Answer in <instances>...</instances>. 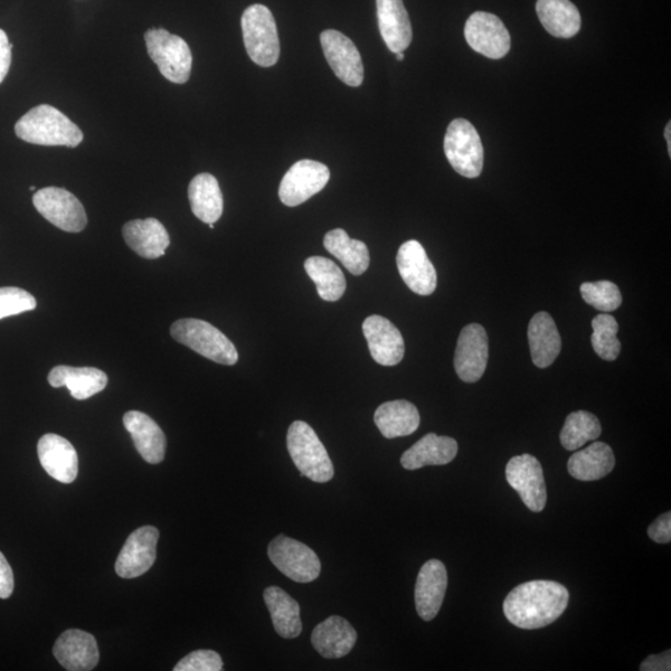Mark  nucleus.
I'll list each match as a JSON object with an SVG mask.
<instances>
[{
    "label": "nucleus",
    "instance_id": "obj_32",
    "mask_svg": "<svg viewBox=\"0 0 671 671\" xmlns=\"http://www.w3.org/2000/svg\"><path fill=\"white\" fill-rule=\"evenodd\" d=\"M264 602L269 610L273 628L286 639H294L301 635L302 622L299 603L280 588L264 591Z\"/></svg>",
    "mask_w": 671,
    "mask_h": 671
},
{
    "label": "nucleus",
    "instance_id": "obj_44",
    "mask_svg": "<svg viewBox=\"0 0 671 671\" xmlns=\"http://www.w3.org/2000/svg\"><path fill=\"white\" fill-rule=\"evenodd\" d=\"M671 124L669 122V124L666 127V139L668 142V149H669V156L671 157Z\"/></svg>",
    "mask_w": 671,
    "mask_h": 671
},
{
    "label": "nucleus",
    "instance_id": "obj_2",
    "mask_svg": "<svg viewBox=\"0 0 671 671\" xmlns=\"http://www.w3.org/2000/svg\"><path fill=\"white\" fill-rule=\"evenodd\" d=\"M15 134L27 144L40 146L78 147L82 131L63 112L51 105H40L16 122Z\"/></svg>",
    "mask_w": 671,
    "mask_h": 671
},
{
    "label": "nucleus",
    "instance_id": "obj_8",
    "mask_svg": "<svg viewBox=\"0 0 671 671\" xmlns=\"http://www.w3.org/2000/svg\"><path fill=\"white\" fill-rule=\"evenodd\" d=\"M273 566L292 581L310 583L318 579L321 562L311 548L286 535L273 538L268 548Z\"/></svg>",
    "mask_w": 671,
    "mask_h": 671
},
{
    "label": "nucleus",
    "instance_id": "obj_42",
    "mask_svg": "<svg viewBox=\"0 0 671 671\" xmlns=\"http://www.w3.org/2000/svg\"><path fill=\"white\" fill-rule=\"evenodd\" d=\"M12 64V44L4 31L0 30V83L4 81Z\"/></svg>",
    "mask_w": 671,
    "mask_h": 671
},
{
    "label": "nucleus",
    "instance_id": "obj_37",
    "mask_svg": "<svg viewBox=\"0 0 671 671\" xmlns=\"http://www.w3.org/2000/svg\"><path fill=\"white\" fill-rule=\"evenodd\" d=\"M581 295L589 305L603 313H611L622 305L619 288L608 280L582 283Z\"/></svg>",
    "mask_w": 671,
    "mask_h": 671
},
{
    "label": "nucleus",
    "instance_id": "obj_27",
    "mask_svg": "<svg viewBox=\"0 0 671 671\" xmlns=\"http://www.w3.org/2000/svg\"><path fill=\"white\" fill-rule=\"evenodd\" d=\"M528 344L538 368L550 367L561 353V336L550 314L538 313L528 325Z\"/></svg>",
    "mask_w": 671,
    "mask_h": 671
},
{
    "label": "nucleus",
    "instance_id": "obj_19",
    "mask_svg": "<svg viewBox=\"0 0 671 671\" xmlns=\"http://www.w3.org/2000/svg\"><path fill=\"white\" fill-rule=\"evenodd\" d=\"M37 456L44 470L63 484H71L78 477L79 458L72 444L56 434H45L37 443Z\"/></svg>",
    "mask_w": 671,
    "mask_h": 671
},
{
    "label": "nucleus",
    "instance_id": "obj_15",
    "mask_svg": "<svg viewBox=\"0 0 671 671\" xmlns=\"http://www.w3.org/2000/svg\"><path fill=\"white\" fill-rule=\"evenodd\" d=\"M159 533L154 526L137 528L118 557L115 570L122 579H137L154 566Z\"/></svg>",
    "mask_w": 671,
    "mask_h": 671
},
{
    "label": "nucleus",
    "instance_id": "obj_36",
    "mask_svg": "<svg viewBox=\"0 0 671 671\" xmlns=\"http://www.w3.org/2000/svg\"><path fill=\"white\" fill-rule=\"evenodd\" d=\"M592 346L594 353L606 361H614L620 354V342L618 335L617 320L611 315L602 314L592 321Z\"/></svg>",
    "mask_w": 671,
    "mask_h": 671
},
{
    "label": "nucleus",
    "instance_id": "obj_43",
    "mask_svg": "<svg viewBox=\"0 0 671 671\" xmlns=\"http://www.w3.org/2000/svg\"><path fill=\"white\" fill-rule=\"evenodd\" d=\"M670 650L660 656H650L640 666L641 671H669L671 670Z\"/></svg>",
    "mask_w": 671,
    "mask_h": 671
},
{
    "label": "nucleus",
    "instance_id": "obj_29",
    "mask_svg": "<svg viewBox=\"0 0 671 671\" xmlns=\"http://www.w3.org/2000/svg\"><path fill=\"white\" fill-rule=\"evenodd\" d=\"M189 203L198 220L214 224L221 220L224 210L223 193L216 178L201 174L192 179L188 188Z\"/></svg>",
    "mask_w": 671,
    "mask_h": 671
},
{
    "label": "nucleus",
    "instance_id": "obj_22",
    "mask_svg": "<svg viewBox=\"0 0 671 671\" xmlns=\"http://www.w3.org/2000/svg\"><path fill=\"white\" fill-rule=\"evenodd\" d=\"M378 26L389 49L396 54L409 49L413 31L403 0H377Z\"/></svg>",
    "mask_w": 671,
    "mask_h": 671
},
{
    "label": "nucleus",
    "instance_id": "obj_45",
    "mask_svg": "<svg viewBox=\"0 0 671 671\" xmlns=\"http://www.w3.org/2000/svg\"><path fill=\"white\" fill-rule=\"evenodd\" d=\"M395 59L399 61H403L404 60V54L403 53H396L395 54Z\"/></svg>",
    "mask_w": 671,
    "mask_h": 671
},
{
    "label": "nucleus",
    "instance_id": "obj_13",
    "mask_svg": "<svg viewBox=\"0 0 671 671\" xmlns=\"http://www.w3.org/2000/svg\"><path fill=\"white\" fill-rule=\"evenodd\" d=\"M320 42L336 77L348 87H361L365 79L364 61L354 42L337 31H325Z\"/></svg>",
    "mask_w": 671,
    "mask_h": 671
},
{
    "label": "nucleus",
    "instance_id": "obj_4",
    "mask_svg": "<svg viewBox=\"0 0 671 671\" xmlns=\"http://www.w3.org/2000/svg\"><path fill=\"white\" fill-rule=\"evenodd\" d=\"M171 335L177 343L213 362L224 366L238 362L239 355L231 339L203 320H178L171 327Z\"/></svg>",
    "mask_w": 671,
    "mask_h": 671
},
{
    "label": "nucleus",
    "instance_id": "obj_34",
    "mask_svg": "<svg viewBox=\"0 0 671 671\" xmlns=\"http://www.w3.org/2000/svg\"><path fill=\"white\" fill-rule=\"evenodd\" d=\"M305 270L316 283L321 299L335 302L344 297L347 288L346 278L333 260L311 257L305 261Z\"/></svg>",
    "mask_w": 671,
    "mask_h": 671
},
{
    "label": "nucleus",
    "instance_id": "obj_17",
    "mask_svg": "<svg viewBox=\"0 0 671 671\" xmlns=\"http://www.w3.org/2000/svg\"><path fill=\"white\" fill-rule=\"evenodd\" d=\"M362 328L368 348L378 365L392 367L402 361L404 339L401 331L389 318L372 315L365 320Z\"/></svg>",
    "mask_w": 671,
    "mask_h": 671
},
{
    "label": "nucleus",
    "instance_id": "obj_14",
    "mask_svg": "<svg viewBox=\"0 0 671 671\" xmlns=\"http://www.w3.org/2000/svg\"><path fill=\"white\" fill-rule=\"evenodd\" d=\"M489 359L487 331L479 324L462 328L454 357V367L461 381L476 383L484 376Z\"/></svg>",
    "mask_w": 671,
    "mask_h": 671
},
{
    "label": "nucleus",
    "instance_id": "obj_31",
    "mask_svg": "<svg viewBox=\"0 0 671 671\" xmlns=\"http://www.w3.org/2000/svg\"><path fill=\"white\" fill-rule=\"evenodd\" d=\"M616 467L614 452L606 443L595 441L590 447L574 452L569 460V472L581 481L600 480L611 474Z\"/></svg>",
    "mask_w": 671,
    "mask_h": 671
},
{
    "label": "nucleus",
    "instance_id": "obj_5",
    "mask_svg": "<svg viewBox=\"0 0 671 671\" xmlns=\"http://www.w3.org/2000/svg\"><path fill=\"white\" fill-rule=\"evenodd\" d=\"M242 30L245 49L255 64L261 68H271L279 61L278 27L268 7L253 4L245 9L242 16Z\"/></svg>",
    "mask_w": 671,
    "mask_h": 671
},
{
    "label": "nucleus",
    "instance_id": "obj_21",
    "mask_svg": "<svg viewBox=\"0 0 671 671\" xmlns=\"http://www.w3.org/2000/svg\"><path fill=\"white\" fill-rule=\"evenodd\" d=\"M47 382L54 389L66 387L72 399L85 401L107 389L108 374L93 367L58 366L53 368Z\"/></svg>",
    "mask_w": 671,
    "mask_h": 671
},
{
    "label": "nucleus",
    "instance_id": "obj_20",
    "mask_svg": "<svg viewBox=\"0 0 671 671\" xmlns=\"http://www.w3.org/2000/svg\"><path fill=\"white\" fill-rule=\"evenodd\" d=\"M56 660L70 671H89L99 664L97 639L90 633L69 629L63 633L54 646Z\"/></svg>",
    "mask_w": 671,
    "mask_h": 671
},
{
    "label": "nucleus",
    "instance_id": "obj_7",
    "mask_svg": "<svg viewBox=\"0 0 671 671\" xmlns=\"http://www.w3.org/2000/svg\"><path fill=\"white\" fill-rule=\"evenodd\" d=\"M444 150L454 171L477 178L483 172L484 147L474 126L465 119L451 122L444 138Z\"/></svg>",
    "mask_w": 671,
    "mask_h": 671
},
{
    "label": "nucleus",
    "instance_id": "obj_41",
    "mask_svg": "<svg viewBox=\"0 0 671 671\" xmlns=\"http://www.w3.org/2000/svg\"><path fill=\"white\" fill-rule=\"evenodd\" d=\"M14 591V574L11 564L8 563L4 555L0 552V599L11 597Z\"/></svg>",
    "mask_w": 671,
    "mask_h": 671
},
{
    "label": "nucleus",
    "instance_id": "obj_23",
    "mask_svg": "<svg viewBox=\"0 0 671 671\" xmlns=\"http://www.w3.org/2000/svg\"><path fill=\"white\" fill-rule=\"evenodd\" d=\"M124 425L139 456L149 465H159L166 456V436L147 414L131 411L124 415Z\"/></svg>",
    "mask_w": 671,
    "mask_h": 671
},
{
    "label": "nucleus",
    "instance_id": "obj_28",
    "mask_svg": "<svg viewBox=\"0 0 671 671\" xmlns=\"http://www.w3.org/2000/svg\"><path fill=\"white\" fill-rule=\"evenodd\" d=\"M374 423L387 439L411 436L417 432L421 415L417 406L409 401L385 402L378 406Z\"/></svg>",
    "mask_w": 671,
    "mask_h": 671
},
{
    "label": "nucleus",
    "instance_id": "obj_12",
    "mask_svg": "<svg viewBox=\"0 0 671 671\" xmlns=\"http://www.w3.org/2000/svg\"><path fill=\"white\" fill-rule=\"evenodd\" d=\"M465 34L471 49L489 59H503L512 46V37L505 24L494 14L485 12L471 14Z\"/></svg>",
    "mask_w": 671,
    "mask_h": 671
},
{
    "label": "nucleus",
    "instance_id": "obj_24",
    "mask_svg": "<svg viewBox=\"0 0 671 671\" xmlns=\"http://www.w3.org/2000/svg\"><path fill=\"white\" fill-rule=\"evenodd\" d=\"M122 234L132 250L149 260L164 257L171 244L165 225L155 219L131 221L124 225Z\"/></svg>",
    "mask_w": 671,
    "mask_h": 671
},
{
    "label": "nucleus",
    "instance_id": "obj_11",
    "mask_svg": "<svg viewBox=\"0 0 671 671\" xmlns=\"http://www.w3.org/2000/svg\"><path fill=\"white\" fill-rule=\"evenodd\" d=\"M506 480L532 512H543L547 503V490L540 461L530 454L514 457L507 462Z\"/></svg>",
    "mask_w": 671,
    "mask_h": 671
},
{
    "label": "nucleus",
    "instance_id": "obj_6",
    "mask_svg": "<svg viewBox=\"0 0 671 671\" xmlns=\"http://www.w3.org/2000/svg\"><path fill=\"white\" fill-rule=\"evenodd\" d=\"M145 41L149 58L168 81L182 85L191 78L193 56L181 36L166 30H149Z\"/></svg>",
    "mask_w": 671,
    "mask_h": 671
},
{
    "label": "nucleus",
    "instance_id": "obj_1",
    "mask_svg": "<svg viewBox=\"0 0 671 671\" xmlns=\"http://www.w3.org/2000/svg\"><path fill=\"white\" fill-rule=\"evenodd\" d=\"M569 601L570 593L564 585L546 580L532 581L508 593L504 613L517 628L540 629L559 619Z\"/></svg>",
    "mask_w": 671,
    "mask_h": 671
},
{
    "label": "nucleus",
    "instance_id": "obj_33",
    "mask_svg": "<svg viewBox=\"0 0 671 671\" xmlns=\"http://www.w3.org/2000/svg\"><path fill=\"white\" fill-rule=\"evenodd\" d=\"M324 245L353 276H362L370 267V251L361 241L349 238L344 230H334L325 235Z\"/></svg>",
    "mask_w": 671,
    "mask_h": 671
},
{
    "label": "nucleus",
    "instance_id": "obj_16",
    "mask_svg": "<svg viewBox=\"0 0 671 671\" xmlns=\"http://www.w3.org/2000/svg\"><path fill=\"white\" fill-rule=\"evenodd\" d=\"M396 267L405 286L421 297L432 295L437 289V271L417 241L402 244L396 254Z\"/></svg>",
    "mask_w": 671,
    "mask_h": 671
},
{
    "label": "nucleus",
    "instance_id": "obj_35",
    "mask_svg": "<svg viewBox=\"0 0 671 671\" xmlns=\"http://www.w3.org/2000/svg\"><path fill=\"white\" fill-rule=\"evenodd\" d=\"M601 433V423L594 414L578 411L566 418L560 439L564 449L574 451L582 448L588 441L597 440Z\"/></svg>",
    "mask_w": 671,
    "mask_h": 671
},
{
    "label": "nucleus",
    "instance_id": "obj_40",
    "mask_svg": "<svg viewBox=\"0 0 671 671\" xmlns=\"http://www.w3.org/2000/svg\"><path fill=\"white\" fill-rule=\"evenodd\" d=\"M648 535L657 544L671 541V513L661 515L648 528Z\"/></svg>",
    "mask_w": 671,
    "mask_h": 671
},
{
    "label": "nucleus",
    "instance_id": "obj_46",
    "mask_svg": "<svg viewBox=\"0 0 671 671\" xmlns=\"http://www.w3.org/2000/svg\"><path fill=\"white\" fill-rule=\"evenodd\" d=\"M30 189H31L32 192L35 191V187L34 186H32Z\"/></svg>",
    "mask_w": 671,
    "mask_h": 671
},
{
    "label": "nucleus",
    "instance_id": "obj_47",
    "mask_svg": "<svg viewBox=\"0 0 671 671\" xmlns=\"http://www.w3.org/2000/svg\"><path fill=\"white\" fill-rule=\"evenodd\" d=\"M210 228H211V230H214V224H210Z\"/></svg>",
    "mask_w": 671,
    "mask_h": 671
},
{
    "label": "nucleus",
    "instance_id": "obj_39",
    "mask_svg": "<svg viewBox=\"0 0 671 671\" xmlns=\"http://www.w3.org/2000/svg\"><path fill=\"white\" fill-rule=\"evenodd\" d=\"M223 660L214 650H195L175 667V671H221Z\"/></svg>",
    "mask_w": 671,
    "mask_h": 671
},
{
    "label": "nucleus",
    "instance_id": "obj_10",
    "mask_svg": "<svg viewBox=\"0 0 671 671\" xmlns=\"http://www.w3.org/2000/svg\"><path fill=\"white\" fill-rule=\"evenodd\" d=\"M329 181V169L313 159H302L283 176L279 188L280 201L298 206L323 191Z\"/></svg>",
    "mask_w": 671,
    "mask_h": 671
},
{
    "label": "nucleus",
    "instance_id": "obj_26",
    "mask_svg": "<svg viewBox=\"0 0 671 671\" xmlns=\"http://www.w3.org/2000/svg\"><path fill=\"white\" fill-rule=\"evenodd\" d=\"M458 450L456 439L430 433L403 454L401 465L406 470L447 466L456 459Z\"/></svg>",
    "mask_w": 671,
    "mask_h": 671
},
{
    "label": "nucleus",
    "instance_id": "obj_25",
    "mask_svg": "<svg viewBox=\"0 0 671 671\" xmlns=\"http://www.w3.org/2000/svg\"><path fill=\"white\" fill-rule=\"evenodd\" d=\"M314 648L326 659H338L349 655L356 645L357 633L351 623L333 616L320 623L311 636Z\"/></svg>",
    "mask_w": 671,
    "mask_h": 671
},
{
    "label": "nucleus",
    "instance_id": "obj_3",
    "mask_svg": "<svg viewBox=\"0 0 671 671\" xmlns=\"http://www.w3.org/2000/svg\"><path fill=\"white\" fill-rule=\"evenodd\" d=\"M288 450L301 477L321 484L328 483L334 478L333 461H331L323 441L320 440L315 430L307 423L297 421L290 425Z\"/></svg>",
    "mask_w": 671,
    "mask_h": 671
},
{
    "label": "nucleus",
    "instance_id": "obj_9",
    "mask_svg": "<svg viewBox=\"0 0 671 671\" xmlns=\"http://www.w3.org/2000/svg\"><path fill=\"white\" fill-rule=\"evenodd\" d=\"M36 211L56 228L68 233H80L88 225V215L81 202L66 189L47 187L33 197Z\"/></svg>",
    "mask_w": 671,
    "mask_h": 671
},
{
    "label": "nucleus",
    "instance_id": "obj_38",
    "mask_svg": "<svg viewBox=\"0 0 671 671\" xmlns=\"http://www.w3.org/2000/svg\"><path fill=\"white\" fill-rule=\"evenodd\" d=\"M36 309V300L30 292L19 288H0V320Z\"/></svg>",
    "mask_w": 671,
    "mask_h": 671
},
{
    "label": "nucleus",
    "instance_id": "obj_30",
    "mask_svg": "<svg viewBox=\"0 0 671 671\" xmlns=\"http://www.w3.org/2000/svg\"><path fill=\"white\" fill-rule=\"evenodd\" d=\"M536 12L545 30L569 40L581 31V14L571 0H537Z\"/></svg>",
    "mask_w": 671,
    "mask_h": 671
},
{
    "label": "nucleus",
    "instance_id": "obj_18",
    "mask_svg": "<svg viewBox=\"0 0 671 671\" xmlns=\"http://www.w3.org/2000/svg\"><path fill=\"white\" fill-rule=\"evenodd\" d=\"M448 588L446 566L439 560L424 563L415 583V607L420 617L429 622L438 616Z\"/></svg>",
    "mask_w": 671,
    "mask_h": 671
}]
</instances>
